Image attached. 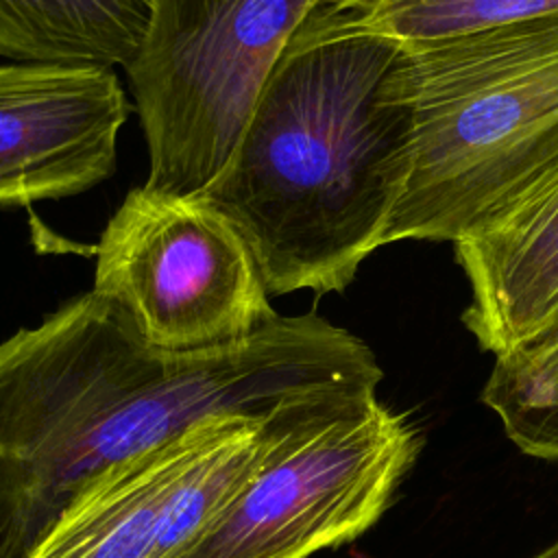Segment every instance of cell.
Returning <instances> with one entry per match:
<instances>
[{
    "instance_id": "obj_1",
    "label": "cell",
    "mask_w": 558,
    "mask_h": 558,
    "mask_svg": "<svg viewBox=\"0 0 558 558\" xmlns=\"http://www.w3.org/2000/svg\"><path fill=\"white\" fill-rule=\"evenodd\" d=\"M381 379L371 347L316 312L174 353L83 292L0 342V558H31L98 477L205 418L375 395Z\"/></svg>"
},
{
    "instance_id": "obj_2",
    "label": "cell",
    "mask_w": 558,
    "mask_h": 558,
    "mask_svg": "<svg viewBox=\"0 0 558 558\" xmlns=\"http://www.w3.org/2000/svg\"><path fill=\"white\" fill-rule=\"evenodd\" d=\"M399 54L364 33L292 37L222 172L196 194L246 238L270 296L342 292L384 246L408 174Z\"/></svg>"
},
{
    "instance_id": "obj_3",
    "label": "cell",
    "mask_w": 558,
    "mask_h": 558,
    "mask_svg": "<svg viewBox=\"0 0 558 558\" xmlns=\"http://www.w3.org/2000/svg\"><path fill=\"white\" fill-rule=\"evenodd\" d=\"M408 174L384 246L458 242L558 170V13L403 48Z\"/></svg>"
},
{
    "instance_id": "obj_4",
    "label": "cell",
    "mask_w": 558,
    "mask_h": 558,
    "mask_svg": "<svg viewBox=\"0 0 558 558\" xmlns=\"http://www.w3.org/2000/svg\"><path fill=\"white\" fill-rule=\"evenodd\" d=\"M316 0H148L124 65L148 150L144 185L201 194L225 168Z\"/></svg>"
},
{
    "instance_id": "obj_5",
    "label": "cell",
    "mask_w": 558,
    "mask_h": 558,
    "mask_svg": "<svg viewBox=\"0 0 558 558\" xmlns=\"http://www.w3.org/2000/svg\"><path fill=\"white\" fill-rule=\"evenodd\" d=\"M421 449L414 423L377 397L290 425L181 558H310L362 536Z\"/></svg>"
},
{
    "instance_id": "obj_6",
    "label": "cell",
    "mask_w": 558,
    "mask_h": 558,
    "mask_svg": "<svg viewBox=\"0 0 558 558\" xmlns=\"http://www.w3.org/2000/svg\"><path fill=\"white\" fill-rule=\"evenodd\" d=\"M92 290L174 353L242 342L279 316L246 238L218 207L144 183L100 233Z\"/></svg>"
},
{
    "instance_id": "obj_7",
    "label": "cell",
    "mask_w": 558,
    "mask_h": 558,
    "mask_svg": "<svg viewBox=\"0 0 558 558\" xmlns=\"http://www.w3.org/2000/svg\"><path fill=\"white\" fill-rule=\"evenodd\" d=\"M362 397L266 418L211 416L107 471L54 521L31 558H181L296 421Z\"/></svg>"
},
{
    "instance_id": "obj_8",
    "label": "cell",
    "mask_w": 558,
    "mask_h": 558,
    "mask_svg": "<svg viewBox=\"0 0 558 558\" xmlns=\"http://www.w3.org/2000/svg\"><path fill=\"white\" fill-rule=\"evenodd\" d=\"M126 92L111 65L0 63V207L76 196L116 170Z\"/></svg>"
},
{
    "instance_id": "obj_9",
    "label": "cell",
    "mask_w": 558,
    "mask_h": 558,
    "mask_svg": "<svg viewBox=\"0 0 558 558\" xmlns=\"http://www.w3.org/2000/svg\"><path fill=\"white\" fill-rule=\"evenodd\" d=\"M471 301L464 327L506 357L558 336V170L456 244Z\"/></svg>"
},
{
    "instance_id": "obj_10",
    "label": "cell",
    "mask_w": 558,
    "mask_h": 558,
    "mask_svg": "<svg viewBox=\"0 0 558 558\" xmlns=\"http://www.w3.org/2000/svg\"><path fill=\"white\" fill-rule=\"evenodd\" d=\"M148 0H0V57L126 65Z\"/></svg>"
},
{
    "instance_id": "obj_11",
    "label": "cell",
    "mask_w": 558,
    "mask_h": 558,
    "mask_svg": "<svg viewBox=\"0 0 558 558\" xmlns=\"http://www.w3.org/2000/svg\"><path fill=\"white\" fill-rule=\"evenodd\" d=\"M558 13V0H316L294 37L364 33L403 48Z\"/></svg>"
},
{
    "instance_id": "obj_12",
    "label": "cell",
    "mask_w": 558,
    "mask_h": 558,
    "mask_svg": "<svg viewBox=\"0 0 558 558\" xmlns=\"http://www.w3.org/2000/svg\"><path fill=\"white\" fill-rule=\"evenodd\" d=\"M536 558H558V541L551 547H547L543 554H538Z\"/></svg>"
}]
</instances>
